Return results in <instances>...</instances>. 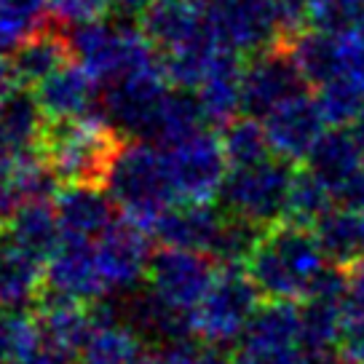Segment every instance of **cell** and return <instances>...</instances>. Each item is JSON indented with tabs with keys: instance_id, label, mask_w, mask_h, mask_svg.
I'll return each mask as SVG.
<instances>
[{
	"instance_id": "6da1fadb",
	"label": "cell",
	"mask_w": 364,
	"mask_h": 364,
	"mask_svg": "<svg viewBox=\"0 0 364 364\" xmlns=\"http://www.w3.org/2000/svg\"><path fill=\"white\" fill-rule=\"evenodd\" d=\"M330 265L311 228L279 223L265 230L257 250L247 260V271L265 300L303 303Z\"/></svg>"
},
{
	"instance_id": "7a4b0ae2",
	"label": "cell",
	"mask_w": 364,
	"mask_h": 364,
	"mask_svg": "<svg viewBox=\"0 0 364 364\" xmlns=\"http://www.w3.org/2000/svg\"><path fill=\"white\" fill-rule=\"evenodd\" d=\"M105 191L110 193L124 220L148 233H153L159 217L177 201L164 153L145 139L121 142L105 177Z\"/></svg>"
},
{
	"instance_id": "3957f363",
	"label": "cell",
	"mask_w": 364,
	"mask_h": 364,
	"mask_svg": "<svg viewBox=\"0 0 364 364\" xmlns=\"http://www.w3.org/2000/svg\"><path fill=\"white\" fill-rule=\"evenodd\" d=\"M110 121L105 115H91L78 121H51L46 126L43 161L65 185H105L115 153L121 148Z\"/></svg>"
},
{
	"instance_id": "277c9868",
	"label": "cell",
	"mask_w": 364,
	"mask_h": 364,
	"mask_svg": "<svg viewBox=\"0 0 364 364\" xmlns=\"http://www.w3.org/2000/svg\"><path fill=\"white\" fill-rule=\"evenodd\" d=\"M300 22L297 0H206V33L233 54H262Z\"/></svg>"
},
{
	"instance_id": "5b68a950",
	"label": "cell",
	"mask_w": 364,
	"mask_h": 364,
	"mask_svg": "<svg viewBox=\"0 0 364 364\" xmlns=\"http://www.w3.org/2000/svg\"><path fill=\"white\" fill-rule=\"evenodd\" d=\"M68 43L73 59H78L80 68L102 86L164 65V57L148 33L118 19L115 22L100 19L73 27L68 33Z\"/></svg>"
},
{
	"instance_id": "8992f818",
	"label": "cell",
	"mask_w": 364,
	"mask_h": 364,
	"mask_svg": "<svg viewBox=\"0 0 364 364\" xmlns=\"http://www.w3.org/2000/svg\"><path fill=\"white\" fill-rule=\"evenodd\" d=\"M262 292L247 265H220L204 300L193 311V330L204 343L233 348L262 306Z\"/></svg>"
},
{
	"instance_id": "52a82bcc",
	"label": "cell",
	"mask_w": 364,
	"mask_h": 364,
	"mask_svg": "<svg viewBox=\"0 0 364 364\" xmlns=\"http://www.w3.org/2000/svg\"><path fill=\"white\" fill-rule=\"evenodd\" d=\"M295 169L282 159H265L252 166H233L220 191L225 212L260 228H273L284 220L287 198Z\"/></svg>"
},
{
	"instance_id": "ba28073f",
	"label": "cell",
	"mask_w": 364,
	"mask_h": 364,
	"mask_svg": "<svg viewBox=\"0 0 364 364\" xmlns=\"http://www.w3.org/2000/svg\"><path fill=\"white\" fill-rule=\"evenodd\" d=\"M171 191L180 204H212L228 177V159L223 139L212 132H196L180 142L161 148Z\"/></svg>"
},
{
	"instance_id": "9c48e42d",
	"label": "cell",
	"mask_w": 364,
	"mask_h": 364,
	"mask_svg": "<svg viewBox=\"0 0 364 364\" xmlns=\"http://www.w3.org/2000/svg\"><path fill=\"white\" fill-rule=\"evenodd\" d=\"M289 54L314 86L348 83L364 97V35L359 30H314L295 38Z\"/></svg>"
},
{
	"instance_id": "30bf717a",
	"label": "cell",
	"mask_w": 364,
	"mask_h": 364,
	"mask_svg": "<svg viewBox=\"0 0 364 364\" xmlns=\"http://www.w3.org/2000/svg\"><path fill=\"white\" fill-rule=\"evenodd\" d=\"M217 271L220 265L209 255L161 247L150 260L145 282L150 295L159 297L164 306L182 314H193L209 292Z\"/></svg>"
},
{
	"instance_id": "8fae6325",
	"label": "cell",
	"mask_w": 364,
	"mask_h": 364,
	"mask_svg": "<svg viewBox=\"0 0 364 364\" xmlns=\"http://www.w3.org/2000/svg\"><path fill=\"white\" fill-rule=\"evenodd\" d=\"M94 255L107 297L134 292L142 284V279H148V268L153 260L148 230L132 225L124 217L94 241Z\"/></svg>"
},
{
	"instance_id": "7c38bea8",
	"label": "cell",
	"mask_w": 364,
	"mask_h": 364,
	"mask_svg": "<svg viewBox=\"0 0 364 364\" xmlns=\"http://www.w3.org/2000/svg\"><path fill=\"white\" fill-rule=\"evenodd\" d=\"M262 126H265L273 156L287 164L308 161L314 148L321 142V136L327 134V121L318 110L316 97H308V94H297L284 105L273 107L262 118Z\"/></svg>"
},
{
	"instance_id": "4fadbf2b",
	"label": "cell",
	"mask_w": 364,
	"mask_h": 364,
	"mask_svg": "<svg viewBox=\"0 0 364 364\" xmlns=\"http://www.w3.org/2000/svg\"><path fill=\"white\" fill-rule=\"evenodd\" d=\"M306 83L308 80L303 78L292 54L262 51L252 59V65L241 75L244 110L250 115L265 118L273 107L284 105L297 94H306Z\"/></svg>"
},
{
	"instance_id": "5bb4252c",
	"label": "cell",
	"mask_w": 364,
	"mask_h": 364,
	"mask_svg": "<svg viewBox=\"0 0 364 364\" xmlns=\"http://www.w3.org/2000/svg\"><path fill=\"white\" fill-rule=\"evenodd\" d=\"M46 292L78 303H97L107 297L94 241H62L46 262Z\"/></svg>"
},
{
	"instance_id": "9a60e30c",
	"label": "cell",
	"mask_w": 364,
	"mask_h": 364,
	"mask_svg": "<svg viewBox=\"0 0 364 364\" xmlns=\"http://www.w3.org/2000/svg\"><path fill=\"white\" fill-rule=\"evenodd\" d=\"M62 241H97L121 220V212L100 185H68L54 198Z\"/></svg>"
},
{
	"instance_id": "2e32d148",
	"label": "cell",
	"mask_w": 364,
	"mask_h": 364,
	"mask_svg": "<svg viewBox=\"0 0 364 364\" xmlns=\"http://www.w3.org/2000/svg\"><path fill=\"white\" fill-rule=\"evenodd\" d=\"M225 220L228 212L212 204H171L153 225V236L171 250H188L212 257Z\"/></svg>"
},
{
	"instance_id": "e0dca14e",
	"label": "cell",
	"mask_w": 364,
	"mask_h": 364,
	"mask_svg": "<svg viewBox=\"0 0 364 364\" xmlns=\"http://www.w3.org/2000/svg\"><path fill=\"white\" fill-rule=\"evenodd\" d=\"M142 24L164 57L209 41L206 0H153Z\"/></svg>"
},
{
	"instance_id": "ac0fdd59",
	"label": "cell",
	"mask_w": 364,
	"mask_h": 364,
	"mask_svg": "<svg viewBox=\"0 0 364 364\" xmlns=\"http://www.w3.org/2000/svg\"><path fill=\"white\" fill-rule=\"evenodd\" d=\"M35 321L41 332V346L65 359H78L83 343L89 341L94 330L91 308L51 292H43L41 297V303L35 308Z\"/></svg>"
},
{
	"instance_id": "d6986e66",
	"label": "cell",
	"mask_w": 364,
	"mask_h": 364,
	"mask_svg": "<svg viewBox=\"0 0 364 364\" xmlns=\"http://www.w3.org/2000/svg\"><path fill=\"white\" fill-rule=\"evenodd\" d=\"M35 100L48 121H78L102 115L97 107V80L80 65H68L51 78H46L35 91Z\"/></svg>"
},
{
	"instance_id": "ffe728a7",
	"label": "cell",
	"mask_w": 364,
	"mask_h": 364,
	"mask_svg": "<svg viewBox=\"0 0 364 364\" xmlns=\"http://www.w3.org/2000/svg\"><path fill=\"white\" fill-rule=\"evenodd\" d=\"M46 134V113L35 94L16 89L0 102V159H19L41 148Z\"/></svg>"
},
{
	"instance_id": "44dd1931",
	"label": "cell",
	"mask_w": 364,
	"mask_h": 364,
	"mask_svg": "<svg viewBox=\"0 0 364 364\" xmlns=\"http://www.w3.org/2000/svg\"><path fill=\"white\" fill-rule=\"evenodd\" d=\"M6 239L11 247L48 262V257L62 247V228L57 220V209L48 201L24 204L6 223Z\"/></svg>"
},
{
	"instance_id": "7402d4cb",
	"label": "cell",
	"mask_w": 364,
	"mask_h": 364,
	"mask_svg": "<svg viewBox=\"0 0 364 364\" xmlns=\"http://www.w3.org/2000/svg\"><path fill=\"white\" fill-rule=\"evenodd\" d=\"M236 346L244 348H303L300 338V303L292 300H265L255 314L244 338Z\"/></svg>"
},
{
	"instance_id": "603a6c76",
	"label": "cell",
	"mask_w": 364,
	"mask_h": 364,
	"mask_svg": "<svg viewBox=\"0 0 364 364\" xmlns=\"http://www.w3.org/2000/svg\"><path fill=\"white\" fill-rule=\"evenodd\" d=\"M46 292V262L6 247L0 255V308H27Z\"/></svg>"
},
{
	"instance_id": "cb8c5ba5",
	"label": "cell",
	"mask_w": 364,
	"mask_h": 364,
	"mask_svg": "<svg viewBox=\"0 0 364 364\" xmlns=\"http://www.w3.org/2000/svg\"><path fill=\"white\" fill-rule=\"evenodd\" d=\"M148 343L124 318L94 327L78 353V364H148Z\"/></svg>"
},
{
	"instance_id": "d4e9b609",
	"label": "cell",
	"mask_w": 364,
	"mask_h": 364,
	"mask_svg": "<svg viewBox=\"0 0 364 364\" xmlns=\"http://www.w3.org/2000/svg\"><path fill=\"white\" fill-rule=\"evenodd\" d=\"M70 57L73 51H70L68 35L57 33L51 27L46 33L35 35L33 41H27L22 48H16L11 65L19 86H41L46 78L68 68Z\"/></svg>"
},
{
	"instance_id": "484cf974",
	"label": "cell",
	"mask_w": 364,
	"mask_h": 364,
	"mask_svg": "<svg viewBox=\"0 0 364 364\" xmlns=\"http://www.w3.org/2000/svg\"><path fill=\"white\" fill-rule=\"evenodd\" d=\"M364 166V150L356 142L353 132H327L321 136L314 153L308 156V169L316 174L321 182H327L332 193L335 188L351 177L353 171H359Z\"/></svg>"
},
{
	"instance_id": "4316f807",
	"label": "cell",
	"mask_w": 364,
	"mask_h": 364,
	"mask_svg": "<svg viewBox=\"0 0 364 364\" xmlns=\"http://www.w3.org/2000/svg\"><path fill=\"white\" fill-rule=\"evenodd\" d=\"M241 75H244V70L239 68V59H233L196 89V100H198L206 124L228 126L244 110Z\"/></svg>"
},
{
	"instance_id": "83f0119b",
	"label": "cell",
	"mask_w": 364,
	"mask_h": 364,
	"mask_svg": "<svg viewBox=\"0 0 364 364\" xmlns=\"http://www.w3.org/2000/svg\"><path fill=\"white\" fill-rule=\"evenodd\" d=\"M346 327L343 300L311 297L300 303V338L303 351H338Z\"/></svg>"
},
{
	"instance_id": "f1b7e54d",
	"label": "cell",
	"mask_w": 364,
	"mask_h": 364,
	"mask_svg": "<svg viewBox=\"0 0 364 364\" xmlns=\"http://www.w3.org/2000/svg\"><path fill=\"white\" fill-rule=\"evenodd\" d=\"M316 233V241L324 257L338 265V268H346L348 262H353L356 257H362V220L356 212H348V209H332L330 215H324L318 220V225L314 228Z\"/></svg>"
},
{
	"instance_id": "f546056e",
	"label": "cell",
	"mask_w": 364,
	"mask_h": 364,
	"mask_svg": "<svg viewBox=\"0 0 364 364\" xmlns=\"http://www.w3.org/2000/svg\"><path fill=\"white\" fill-rule=\"evenodd\" d=\"M48 19V0H0V54H14L35 35L51 30Z\"/></svg>"
},
{
	"instance_id": "4dcf8cb0",
	"label": "cell",
	"mask_w": 364,
	"mask_h": 364,
	"mask_svg": "<svg viewBox=\"0 0 364 364\" xmlns=\"http://www.w3.org/2000/svg\"><path fill=\"white\" fill-rule=\"evenodd\" d=\"M332 209H335V196L327 188V182L318 180L311 169H295L289 198H287V212L282 223L314 230L318 225V220L324 215H330Z\"/></svg>"
},
{
	"instance_id": "1f68e13d",
	"label": "cell",
	"mask_w": 364,
	"mask_h": 364,
	"mask_svg": "<svg viewBox=\"0 0 364 364\" xmlns=\"http://www.w3.org/2000/svg\"><path fill=\"white\" fill-rule=\"evenodd\" d=\"M41 348V332L35 311L0 308V364H16Z\"/></svg>"
},
{
	"instance_id": "d6a6232c",
	"label": "cell",
	"mask_w": 364,
	"mask_h": 364,
	"mask_svg": "<svg viewBox=\"0 0 364 364\" xmlns=\"http://www.w3.org/2000/svg\"><path fill=\"white\" fill-rule=\"evenodd\" d=\"M223 148H225V159L230 164V169L260 164V161L271 159L273 153L265 126L255 118H236L233 124H228L225 134H223Z\"/></svg>"
},
{
	"instance_id": "836d02e7",
	"label": "cell",
	"mask_w": 364,
	"mask_h": 364,
	"mask_svg": "<svg viewBox=\"0 0 364 364\" xmlns=\"http://www.w3.org/2000/svg\"><path fill=\"white\" fill-rule=\"evenodd\" d=\"M306 22L316 30H356L364 11V0H297Z\"/></svg>"
},
{
	"instance_id": "e575fe53",
	"label": "cell",
	"mask_w": 364,
	"mask_h": 364,
	"mask_svg": "<svg viewBox=\"0 0 364 364\" xmlns=\"http://www.w3.org/2000/svg\"><path fill=\"white\" fill-rule=\"evenodd\" d=\"M316 105L327 126L353 124L364 110V97L348 83H324L316 89Z\"/></svg>"
},
{
	"instance_id": "d590c367",
	"label": "cell",
	"mask_w": 364,
	"mask_h": 364,
	"mask_svg": "<svg viewBox=\"0 0 364 364\" xmlns=\"http://www.w3.org/2000/svg\"><path fill=\"white\" fill-rule=\"evenodd\" d=\"M48 11L54 22L80 27L100 22L105 14L113 11V0H48Z\"/></svg>"
},
{
	"instance_id": "8d00e7d4",
	"label": "cell",
	"mask_w": 364,
	"mask_h": 364,
	"mask_svg": "<svg viewBox=\"0 0 364 364\" xmlns=\"http://www.w3.org/2000/svg\"><path fill=\"white\" fill-rule=\"evenodd\" d=\"M148 364H204V341L196 343L185 338V341L159 343L156 348H150Z\"/></svg>"
},
{
	"instance_id": "74e56055",
	"label": "cell",
	"mask_w": 364,
	"mask_h": 364,
	"mask_svg": "<svg viewBox=\"0 0 364 364\" xmlns=\"http://www.w3.org/2000/svg\"><path fill=\"white\" fill-rule=\"evenodd\" d=\"M346 318H364V257H356L346 268Z\"/></svg>"
},
{
	"instance_id": "f35d334b",
	"label": "cell",
	"mask_w": 364,
	"mask_h": 364,
	"mask_svg": "<svg viewBox=\"0 0 364 364\" xmlns=\"http://www.w3.org/2000/svg\"><path fill=\"white\" fill-rule=\"evenodd\" d=\"M306 351L303 348H279V351H265V348H233V364H303Z\"/></svg>"
},
{
	"instance_id": "ab89813d",
	"label": "cell",
	"mask_w": 364,
	"mask_h": 364,
	"mask_svg": "<svg viewBox=\"0 0 364 364\" xmlns=\"http://www.w3.org/2000/svg\"><path fill=\"white\" fill-rule=\"evenodd\" d=\"M338 351L348 364H364V318H346Z\"/></svg>"
},
{
	"instance_id": "60d3db41",
	"label": "cell",
	"mask_w": 364,
	"mask_h": 364,
	"mask_svg": "<svg viewBox=\"0 0 364 364\" xmlns=\"http://www.w3.org/2000/svg\"><path fill=\"white\" fill-rule=\"evenodd\" d=\"M335 204L341 209H348V212H356L362 215L364 212V166L359 171H353L348 180L335 188Z\"/></svg>"
},
{
	"instance_id": "b9f144b4",
	"label": "cell",
	"mask_w": 364,
	"mask_h": 364,
	"mask_svg": "<svg viewBox=\"0 0 364 364\" xmlns=\"http://www.w3.org/2000/svg\"><path fill=\"white\" fill-rule=\"evenodd\" d=\"M150 3L153 0H113V14L118 16V22H142L150 9Z\"/></svg>"
},
{
	"instance_id": "7bdbcfd3",
	"label": "cell",
	"mask_w": 364,
	"mask_h": 364,
	"mask_svg": "<svg viewBox=\"0 0 364 364\" xmlns=\"http://www.w3.org/2000/svg\"><path fill=\"white\" fill-rule=\"evenodd\" d=\"M19 89V80H16V73H14V65L9 59H3L0 54V102Z\"/></svg>"
},
{
	"instance_id": "ee69618b",
	"label": "cell",
	"mask_w": 364,
	"mask_h": 364,
	"mask_svg": "<svg viewBox=\"0 0 364 364\" xmlns=\"http://www.w3.org/2000/svg\"><path fill=\"white\" fill-rule=\"evenodd\" d=\"M16 364H70V359H65V356H59V353L48 351V348H38L35 353H30V356H24V359H19Z\"/></svg>"
},
{
	"instance_id": "f6af8a7d",
	"label": "cell",
	"mask_w": 364,
	"mask_h": 364,
	"mask_svg": "<svg viewBox=\"0 0 364 364\" xmlns=\"http://www.w3.org/2000/svg\"><path fill=\"white\" fill-rule=\"evenodd\" d=\"M303 364H348L341 351H306Z\"/></svg>"
},
{
	"instance_id": "bcb514c9",
	"label": "cell",
	"mask_w": 364,
	"mask_h": 364,
	"mask_svg": "<svg viewBox=\"0 0 364 364\" xmlns=\"http://www.w3.org/2000/svg\"><path fill=\"white\" fill-rule=\"evenodd\" d=\"M351 132H353V136H356V142H359V145H362V150H364V110L359 113V118L353 121Z\"/></svg>"
},
{
	"instance_id": "7dc6e473",
	"label": "cell",
	"mask_w": 364,
	"mask_h": 364,
	"mask_svg": "<svg viewBox=\"0 0 364 364\" xmlns=\"http://www.w3.org/2000/svg\"><path fill=\"white\" fill-rule=\"evenodd\" d=\"M356 30L364 35V11H362V16H359V24H356Z\"/></svg>"
}]
</instances>
